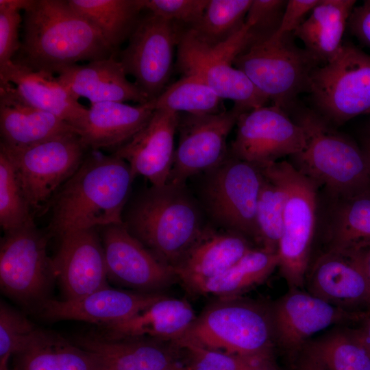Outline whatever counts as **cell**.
<instances>
[{"instance_id": "6da1fadb", "label": "cell", "mask_w": 370, "mask_h": 370, "mask_svg": "<svg viewBox=\"0 0 370 370\" xmlns=\"http://www.w3.org/2000/svg\"><path fill=\"white\" fill-rule=\"evenodd\" d=\"M92 151L52 199L49 236L123 223L134 180L130 167L113 153Z\"/></svg>"}, {"instance_id": "7a4b0ae2", "label": "cell", "mask_w": 370, "mask_h": 370, "mask_svg": "<svg viewBox=\"0 0 370 370\" xmlns=\"http://www.w3.org/2000/svg\"><path fill=\"white\" fill-rule=\"evenodd\" d=\"M20 49L12 61L50 75L79 61L115 56L99 30L68 0H33L24 11Z\"/></svg>"}, {"instance_id": "3957f363", "label": "cell", "mask_w": 370, "mask_h": 370, "mask_svg": "<svg viewBox=\"0 0 370 370\" xmlns=\"http://www.w3.org/2000/svg\"><path fill=\"white\" fill-rule=\"evenodd\" d=\"M186 185H151L130 196L122 214L128 232L173 268L209 227Z\"/></svg>"}, {"instance_id": "277c9868", "label": "cell", "mask_w": 370, "mask_h": 370, "mask_svg": "<svg viewBox=\"0 0 370 370\" xmlns=\"http://www.w3.org/2000/svg\"><path fill=\"white\" fill-rule=\"evenodd\" d=\"M287 113L306 136L304 149L291 156L298 170L338 199L370 190V169L361 147L298 101Z\"/></svg>"}, {"instance_id": "5b68a950", "label": "cell", "mask_w": 370, "mask_h": 370, "mask_svg": "<svg viewBox=\"0 0 370 370\" xmlns=\"http://www.w3.org/2000/svg\"><path fill=\"white\" fill-rule=\"evenodd\" d=\"M274 333L271 310L239 297L222 298L196 317L171 342L181 349L187 345L250 358H271Z\"/></svg>"}, {"instance_id": "8992f818", "label": "cell", "mask_w": 370, "mask_h": 370, "mask_svg": "<svg viewBox=\"0 0 370 370\" xmlns=\"http://www.w3.org/2000/svg\"><path fill=\"white\" fill-rule=\"evenodd\" d=\"M249 25L243 27L226 41L210 47L201 42L188 28L177 47L176 69L183 75L201 79L222 99H231L245 112L265 106L269 101L236 68L234 60L251 44Z\"/></svg>"}, {"instance_id": "52a82bcc", "label": "cell", "mask_w": 370, "mask_h": 370, "mask_svg": "<svg viewBox=\"0 0 370 370\" xmlns=\"http://www.w3.org/2000/svg\"><path fill=\"white\" fill-rule=\"evenodd\" d=\"M293 33L255 43L236 57L243 71L273 106L287 112L297 97L310 92V74L321 62L295 42Z\"/></svg>"}, {"instance_id": "ba28073f", "label": "cell", "mask_w": 370, "mask_h": 370, "mask_svg": "<svg viewBox=\"0 0 370 370\" xmlns=\"http://www.w3.org/2000/svg\"><path fill=\"white\" fill-rule=\"evenodd\" d=\"M204 173L199 202L206 215L226 231L258 243L256 208L261 169L229 151L223 162Z\"/></svg>"}, {"instance_id": "9c48e42d", "label": "cell", "mask_w": 370, "mask_h": 370, "mask_svg": "<svg viewBox=\"0 0 370 370\" xmlns=\"http://www.w3.org/2000/svg\"><path fill=\"white\" fill-rule=\"evenodd\" d=\"M48 234L34 223L5 232L0 245V286L2 293L37 312L49 299L56 280L48 256Z\"/></svg>"}, {"instance_id": "30bf717a", "label": "cell", "mask_w": 370, "mask_h": 370, "mask_svg": "<svg viewBox=\"0 0 370 370\" xmlns=\"http://www.w3.org/2000/svg\"><path fill=\"white\" fill-rule=\"evenodd\" d=\"M310 94L314 110L332 125L370 113V55L343 42L329 62L310 74Z\"/></svg>"}, {"instance_id": "8fae6325", "label": "cell", "mask_w": 370, "mask_h": 370, "mask_svg": "<svg viewBox=\"0 0 370 370\" xmlns=\"http://www.w3.org/2000/svg\"><path fill=\"white\" fill-rule=\"evenodd\" d=\"M87 149L75 132L25 147L0 143V151L12 164L34 214L49 206L59 188L82 164Z\"/></svg>"}, {"instance_id": "7c38bea8", "label": "cell", "mask_w": 370, "mask_h": 370, "mask_svg": "<svg viewBox=\"0 0 370 370\" xmlns=\"http://www.w3.org/2000/svg\"><path fill=\"white\" fill-rule=\"evenodd\" d=\"M287 188L278 268L290 288H301L308 271L314 230L317 184L293 164L278 162Z\"/></svg>"}, {"instance_id": "4fadbf2b", "label": "cell", "mask_w": 370, "mask_h": 370, "mask_svg": "<svg viewBox=\"0 0 370 370\" xmlns=\"http://www.w3.org/2000/svg\"><path fill=\"white\" fill-rule=\"evenodd\" d=\"M186 27L149 12L140 18L120 62L126 75L149 101L166 88L173 68V52Z\"/></svg>"}, {"instance_id": "5bb4252c", "label": "cell", "mask_w": 370, "mask_h": 370, "mask_svg": "<svg viewBox=\"0 0 370 370\" xmlns=\"http://www.w3.org/2000/svg\"><path fill=\"white\" fill-rule=\"evenodd\" d=\"M236 127L230 154L260 167L286 156H295L306 146L303 128L287 112L273 105L242 113Z\"/></svg>"}, {"instance_id": "9a60e30c", "label": "cell", "mask_w": 370, "mask_h": 370, "mask_svg": "<svg viewBox=\"0 0 370 370\" xmlns=\"http://www.w3.org/2000/svg\"><path fill=\"white\" fill-rule=\"evenodd\" d=\"M244 112L234 105L214 114L180 113L179 143L168 182L184 185L188 178L223 162L229 154L227 136Z\"/></svg>"}, {"instance_id": "2e32d148", "label": "cell", "mask_w": 370, "mask_h": 370, "mask_svg": "<svg viewBox=\"0 0 370 370\" xmlns=\"http://www.w3.org/2000/svg\"><path fill=\"white\" fill-rule=\"evenodd\" d=\"M99 228L110 280L149 293L166 287L177 279L173 269L134 237L123 223Z\"/></svg>"}, {"instance_id": "e0dca14e", "label": "cell", "mask_w": 370, "mask_h": 370, "mask_svg": "<svg viewBox=\"0 0 370 370\" xmlns=\"http://www.w3.org/2000/svg\"><path fill=\"white\" fill-rule=\"evenodd\" d=\"M270 310L275 340L288 350L300 349L313 334L327 328L357 321L363 317L301 288H290Z\"/></svg>"}, {"instance_id": "ac0fdd59", "label": "cell", "mask_w": 370, "mask_h": 370, "mask_svg": "<svg viewBox=\"0 0 370 370\" xmlns=\"http://www.w3.org/2000/svg\"><path fill=\"white\" fill-rule=\"evenodd\" d=\"M365 251L328 249L307 272L305 284L308 292L352 312H357L354 309L360 306H366L368 312L370 293L365 267Z\"/></svg>"}, {"instance_id": "d6986e66", "label": "cell", "mask_w": 370, "mask_h": 370, "mask_svg": "<svg viewBox=\"0 0 370 370\" xmlns=\"http://www.w3.org/2000/svg\"><path fill=\"white\" fill-rule=\"evenodd\" d=\"M53 260L64 300L83 297L108 286L104 249L97 228L67 233L60 238Z\"/></svg>"}, {"instance_id": "ffe728a7", "label": "cell", "mask_w": 370, "mask_h": 370, "mask_svg": "<svg viewBox=\"0 0 370 370\" xmlns=\"http://www.w3.org/2000/svg\"><path fill=\"white\" fill-rule=\"evenodd\" d=\"M180 114L156 110L148 123L113 154L130 166L133 177H146L151 185L162 186L169 180L175 149L174 137Z\"/></svg>"}, {"instance_id": "44dd1931", "label": "cell", "mask_w": 370, "mask_h": 370, "mask_svg": "<svg viewBox=\"0 0 370 370\" xmlns=\"http://www.w3.org/2000/svg\"><path fill=\"white\" fill-rule=\"evenodd\" d=\"M163 297L156 293H133L108 286L74 300L51 299L38 313L50 321H81L101 327L130 318Z\"/></svg>"}, {"instance_id": "7402d4cb", "label": "cell", "mask_w": 370, "mask_h": 370, "mask_svg": "<svg viewBox=\"0 0 370 370\" xmlns=\"http://www.w3.org/2000/svg\"><path fill=\"white\" fill-rule=\"evenodd\" d=\"M58 79L76 99H88L90 104L101 102H149L146 95L127 79V75L114 56L75 64L60 70Z\"/></svg>"}, {"instance_id": "603a6c76", "label": "cell", "mask_w": 370, "mask_h": 370, "mask_svg": "<svg viewBox=\"0 0 370 370\" xmlns=\"http://www.w3.org/2000/svg\"><path fill=\"white\" fill-rule=\"evenodd\" d=\"M0 82L11 83L25 103L60 118L78 134L84 127L88 109L53 75L34 71L12 61L0 67Z\"/></svg>"}, {"instance_id": "cb8c5ba5", "label": "cell", "mask_w": 370, "mask_h": 370, "mask_svg": "<svg viewBox=\"0 0 370 370\" xmlns=\"http://www.w3.org/2000/svg\"><path fill=\"white\" fill-rule=\"evenodd\" d=\"M0 132L1 143L15 148L66 134H78L60 118L25 103L11 83L3 82H0Z\"/></svg>"}, {"instance_id": "d4e9b609", "label": "cell", "mask_w": 370, "mask_h": 370, "mask_svg": "<svg viewBox=\"0 0 370 370\" xmlns=\"http://www.w3.org/2000/svg\"><path fill=\"white\" fill-rule=\"evenodd\" d=\"M251 249L243 235L230 231L219 232L209 227L173 269L177 279L193 291L223 273Z\"/></svg>"}, {"instance_id": "484cf974", "label": "cell", "mask_w": 370, "mask_h": 370, "mask_svg": "<svg viewBox=\"0 0 370 370\" xmlns=\"http://www.w3.org/2000/svg\"><path fill=\"white\" fill-rule=\"evenodd\" d=\"M154 111L149 102L136 106L112 101L92 103L79 136L88 149L115 150L138 132Z\"/></svg>"}, {"instance_id": "4316f807", "label": "cell", "mask_w": 370, "mask_h": 370, "mask_svg": "<svg viewBox=\"0 0 370 370\" xmlns=\"http://www.w3.org/2000/svg\"><path fill=\"white\" fill-rule=\"evenodd\" d=\"M162 341L149 338H111L90 334L77 337L74 343L101 357L110 370H162L177 362V350Z\"/></svg>"}, {"instance_id": "83f0119b", "label": "cell", "mask_w": 370, "mask_h": 370, "mask_svg": "<svg viewBox=\"0 0 370 370\" xmlns=\"http://www.w3.org/2000/svg\"><path fill=\"white\" fill-rule=\"evenodd\" d=\"M195 318L187 301L164 296L130 318L101 326L103 332L99 334L111 338H149L172 342Z\"/></svg>"}, {"instance_id": "f1b7e54d", "label": "cell", "mask_w": 370, "mask_h": 370, "mask_svg": "<svg viewBox=\"0 0 370 370\" xmlns=\"http://www.w3.org/2000/svg\"><path fill=\"white\" fill-rule=\"evenodd\" d=\"M13 370L110 369L97 354L41 329L24 350L13 356Z\"/></svg>"}, {"instance_id": "f546056e", "label": "cell", "mask_w": 370, "mask_h": 370, "mask_svg": "<svg viewBox=\"0 0 370 370\" xmlns=\"http://www.w3.org/2000/svg\"><path fill=\"white\" fill-rule=\"evenodd\" d=\"M356 3L355 0H320L293 32L321 65L331 61L339 51Z\"/></svg>"}, {"instance_id": "4dcf8cb0", "label": "cell", "mask_w": 370, "mask_h": 370, "mask_svg": "<svg viewBox=\"0 0 370 370\" xmlns=\"http://www.w3.org/2000/svg\"><path fill=\"white\" fill-rule=\"evenodd\" d=\"M70 6L92 23L116 53L140 19L143 0H68Z\"/></svg>"}, {"instance_id": "1f68e13d", "label": "cell", "mask_w": 370, "mask_h": 370, "mask_svg": "<svg viewBox=\"0 0 370 370\" xmlns=\"http://www.w3.org/2000/svg\"><path fill=\"white\" fill-rule=\"evenodd\" d=\"M278 264V253L253 248L223 273L201 284L193 292L221 298L238 297L263 282Z\"/></svg>"}, {"instance_id": "d6a6232c", "label": "cell", "mask_w": 370, "mask_h": 370, "mask_svg": "<svg viewBox=\"0 0 370 370\" xmlns=\"http://www.w3.org/2000/svg\"><path fill=\"white\" fill-rule=\"evenodd\" d=\"M260 168L262 180L256 208L258 243L261 248L278 253L287 199L286 185L278 161Z\"/></svg>"}, {"instance_id": "836d02e7", "label": "cell", "mask_w": 370, "mask_h": 370, "mask_svg": "<svg viewBox=\"0 0 370 370\" xmlns=\"http://www.w3.org/2000/svg\"><path fill=\"white\" fill-rule=\"evenodd\" d=\"M305 351L328 370H370V351L357 330H332L305 345Z\"/></svg>"}, {"instance_id": "e575fe53", "label": "cell", "mask_w": 370, "mask_h": 370, "mask_svg": "<svg viewBox=\"0 0 370 370\" xmlns=\"http://www.w3.org/2000/svg\"><path fill=\"white\" fill-rule=\"evenodd\" d=\"M339 200L328 249H367L370 247V190Z\"/></svg>"}, {"instance_id": "d590c367", "label": "cell", "mask_w": 370, "mask_h": 370, "mask_svg": "<svg viewBox=\"0 0 370 370\" xmlns=\"http://www.w3.org/2000/svg\"><path fill=\"white\" fill-rule=\"evenodd\" d=\"M222 100L197 77L183 75L149 102L155 110L164 109L179 114L204 115L225 110Z\"/></svg>"}, {"instance_id": "8d00e7d4", "label": "cell", "mask_w": 370, "mask_h": 370, "mask_svg": "<svg viewBox=\"0 0 370 370\" xmlns=\"http://www.w3.org/2000/svg\"><path fill=\"white\" fill-rule=\"evenodd\" d=\"M252 0H209L199 21L190 29L203 43L221 44L243 27Z\"/></svg>"}, {"instance_id": "74e56055", "label": "cell", "mask_w": 370, "mask_h": 370, "mask_svg": "<svg viewBox=\"0 0 370 370\" xmlns=\"http://www.w3.org/2000/svg\"><path fill=\"white\" fill-rule=\"evenodd\" d=\"M12 164L0 151V225L6 232L34 223Z\"/></svg>"}, {"instance_id": "f35d334b", "label": "cell", "mask_w": 370, "mask_h": 370, "mask_svg": "<svg viewBox=\"0 0 370 370\" xmlns=\"http://www.w3.org/2000/svg\"><path fill=\"white\" fill-rule=\"evenodd\" d=\"M23 313L3 301L0 304V360L23 350L40 331Z\"/></svg>"}, {"instance_id": "ab89813d", "label": "cell", "mask_w": 370, "mask_h": 370, "mask_svg": "<svg viewBox=\"0 0 370 370\" xmlns=\"http://www.w3.org/2000/svg\"><path fill=\"white\" fill-rule=\"evenodd\" d=\"M286 3L284 0H252L245 18V22L250 26L251 45L265 41L275 34Z\"/></svg>"}, {"instance_id": "60d3db41", "label": "cell", "mask_w": 370, "mask_h": 370, "mask_svg": "<svg viewBox=\"0 0 370 370\" xmlns=\"http://www.w3.org/2000/svg\"><path fill=\"white\" fill-rule=\"evenodd\" d=\"M181 349L187 352L184 370H245L255 361L268 358L245 357L194 345Z\"/></svg>"}, {"instance_id": "b9f144b4", "label": "cell", "mask_w": 370, "mask_h": 370, "mask_svg": "<svg viewBox=\"0 0 370 370\" xmlns=\"http://www.w3.org/2000/svg\"><path fill=\"white\" fill-rule=\"evenodd\" d=\"M208 2L209 0H143L144 8L149 12L186 28L199 21Z\"/></svg>"}, {"instance_id": "7bdbcfd3", "label": "cell", "mask_w": 370, "mask_h": 370, "mask_svg": "<svg viewBox=\"0 0 370 370\" xmlns=\"http://www.w3.org/2000/svg\"><path fill=\"white\" fill-rule=\"evenodd\" d=\"M22 23L20 12L0 6V67L12 62L20 49Z\"/></svg>"}, {"instance_id": "ee69618b", "label": "cell", "mask_w": 370, "mask_h": 370, "mask_svg": "<svg viewBox=\"0 0 370 370\" xmlns=\"http://www.w3.org/2000/svg\"><path fill=\"white\" fill-rule=\"evenodd\" d=\"M320 0H288L279 29L273 38L293 32L306 18Z\"/></svg>"}, {"instance_id": "f6af8a7d", "label": "cell", "mask_w": 370, "mask_h": 370, "mask_svg": "<svg viewBox=\"0 0 370 370\" xmlns=\"http://www.w3.org/2000/svg\"><path fill=\"white\" fill-rule=\"evenodd\" d=\"M347 27L360 43L370 48V0L354 8Z\"/></svg>"}, {"instance_id": "bcb514c9", "label": "cell", "mask_w": 370, "mask_h": 370, "mask_svg": "<svg viewBox=\"0 0 370 370\" xmlns=\"http://www.w3.org/2000/svg\"><path fill=\"white\" fill-rule=\"evenodd\" d=\"M295 370H328L310 354L305 351L304 355L299 360Z\"/></svg>"}, {"instance_id": "7dc6e473", "label": "cell", "mask_w": 370, "mask_h": 370, "mask_svg": "<svg viewBox=\"0 0 370 370\" xmlns=\"http://www.w3.org/2000/svg\"><path fill=\"white\" fill-rule=\"evenodd\" d=\"M33 0H0V6L20 12L25 11Z\"/></svg>"}, {"instance_id": "c3c4849f", "label": "cell", "mask_w": 370, "mask_h": 370, "mask_svg": "<svg viewBox=\"0 0 370 370\" xmlns=\"http://www.w3.org/2000/svg\"><path fill=\"white\" fill-rule=\"evenodd\" d=\"M245 370H276L271 358L260 359L255 361Z\"/></svg>"}, {"instance_id": "681fc988", "label": "cell", "mask_w": 370, "mask_h": 370, "mask_svg": "<svg viewBox=\"0 0 370 370\" xmlns=\"http://www.w3.org/2000/svg\"><path fill=\"white\" fill-rule=\"evenodd\" d=\"M357 332L362 343L370 351V317H367L364 326L357 330Z\"/></svg>"}, {"instance_id": "f907efd6", "label": "cell", "mask_w": 370, "mask_h": 370, "mask_svg": "<svg viewBox=\"0 0 370 370\" xmlns=\"http://www.w3.org/2000/svg\"><path fill=\"white\" fill-rule=\"evenodd\" d=\"M365 267L366 274L368 280L369 287V293H370V247L366 249L365 253ZM370 317V301L369 306L367 312V317Z\"/></svg>"}, {"instance_id": "816d5d0a", "label": "cell", "mask_w": 370, "mask_h": 370, "mask_svg": "<svg viewBox=\"0 0 370 370\" xmlns=\"http://www.w3.org/2000/svg\"><path fill=\"white\" fill-rule=\"evenodd\" d=\"M361 148L367 158L370 169V137H367L363 139Z\"/></svg>"}, {"instance_id": "f5cc1de1", "label": "cell", "mask_w": 370, "mask_h": 370, "mask_svg": "<svg viewBox=\"0 0 370 370\" xmlns=\"http://www.w3.org/2000/svg\"><path fill=\"white\" fill-rule=\"evenodd\" d=\"M162 370H184L183 366L175 362Z\"/></svg>"}, {"instance_id": "db71d44e", "label": "cell", "mask_w": 370, "mask_h": 370, "mask_svg": "<svg viewBox=\"0 0 370 370\" xmlns=\"http://www.w3.org/2000/svg\"><path fill=\"white\" fill-rule=\"evenodd\" d=\"M10 358H5L0 360V370H10L8 361Z\"/></svg>"}]
</instances>
